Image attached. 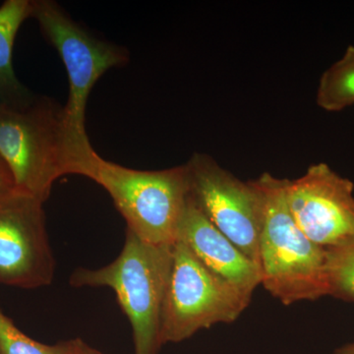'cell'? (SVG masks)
<instances>
[{
  "instance_id": "obj_15",
  "label": "cell",
  "mask_w": 354,
  "mask_h": 354,
  "mask_svg": "<svg viewBox=\"0 0 354 354\" xmlns=\"http://www.w3.org/2000/svg\"><path fill=\"white\" fill-rule=\"evenodd\" d=\"M15 188L13 177L8 167L0 158V195L6 194Z\"/></svg>"
},
{
  "instance_id": "obj_3",
  "label": "cell",
  "mask_w": 354,
  "mask_h": 354,
  "mask_svg": "<svg viewBox=\"0 0 354 354\" xmlns=\"http://www.w3.org/2000/svg\"><path fill=\"white\" fill-rule=\"evenodd\" d=\"M172 246L142 241L127 230L124 246L111 264L90 270L78 268L70 276L73 288L106 286L131 325L134 354H158L165 292L172 263Z\"/></svg>"
},
{
  "instance_id": "obj_8",
  "label": "cell",
  "mask_w": 354,
  "mask_h": 354,
  "mask_svg": "<svg viewBox=\"0 0 354 354\" xmlns=\"http://www.w3.org/2000/svg\"><path fill=\"white\" fill-rule=\"evenodd\" d=\"M43 205L16 188L0 195V285L35 290L53 283L55 259Z\"/></svg>"
},
{
  "instance_id": "obj_12",
  "label": "cell",
  "mask_w": 354,
  "mask_h": 354,
  "mask_svg": "<svg viewBox=\"0 0 354 354\" xmlns=\"http://www.w3.org/2000/svg\"><path fill=\"white\" fill-rule=\"evenodd\" d=\"M316 102L329 113L353 106L354 46H349L341 59L324 72L317 88Z\"/></svg>"
},
{
  "instance_id": "obj_4",
  "label": "cell",
  "mask_w": 354,
  "mask_h": 354,
  "mask_svg": "<svg viewBox=\"0 0 354 354\" xmlns=\"http://www.w3.org/2000/svg\"><path fill=\"white\" fill-rule=\"evenodd\" d=\"M31 18L39 23L66 69L69 95L64 106L65 127L75 174L85 176L97 153L86 131L88 95L108 70L127 64L129 53L123 46L95 38L51 0H32Z\"/></svg>"
},
{
  "instance_id": "obj_7",
  "label": "cell",
  "mask_w": 354,
  "mask_h": 354,
  "mask_svg": "<svg viewBox=\"0 0 354 354\" xmlns=\"http://www.w3.org/2000/svg\"><path fill=\"white\" fill-rule=\"evenodd\" d=\"M184 165L191 201L216 230L260 268L263 205L254 181L244 183L237 178L208 153H193Z\"/></svg>"
},
{
  "instance_id": "obj_6",
  "label": "cell",
  "mask_w": 354,
  "mask_h": 354,
  "mask_svg": "<svg viewBox=\"0 0 354 354\" xmlns=\"http://www.w3.org/2000/svg\"><path fill=\"white\" fill-rule=\"evenodd\" d=\"M251 299L216 278L177 241L162 309V344H178L199 330L235 322Z\"/></svg>"
},
{
  "instance_id": "obj_18",
  "label": "cell",
  "mask_w": 354,
  "mask_h": 354,
  "mask_svg": "<svg viewBox=\"0 0 354 354\" xmlns=\"http://www.w3.org/2000/svg\"><path fill=\"white\" fill-rule=\"evenodd\" d=\"M4 106V102L3 100H2L1 95H0V111H1V109L3 108Z\"/></svg>"
},
{
  "instance_id": "obj_1",
  "label": "cell",
  "mask_w": 354,
  "mask_h": 354,
  "mask_svg": "<svg viewBox=\"0 0 354 354\" xmlns=\"http://www.w3.org/2000/svg\"><path fill=\"white\" fill-rule=\"evenodd\" d=\"M253 181L262 198L259 249L265 290L286 306L329 297L326 248L310 241L293 220L286 178L264 172Z\"/></svg>"
},
{
  "instance_id": "obj_9",
  "label": "cell",
  "mask_w": 354,
  "mask_h": 354,
  "mask_svg": "<svg viewBox=\"0 0 354 354\" xmlns=\"http://www.w3.org/2000/svg\"><path fill=\"white\" fill-rule=\"evenodd\" d=\"M286 204L302 232L323 248L354 239V184L325 164L286 178Z\"/></svg>"
},
{
  "instance_id": "obj_10",
  "label": "cell",
  "mask_w": 354,
  "mask_h": 354,
  "mask_svg": "<svg viewBox=\"0 0 354 354\" xmlns=\"http://www.w3.org/2000/svg\"><path fill=\"white\" fill-rule=\"evenodd\" d=\"M177 241L187 246L212 274L252 298L262 285V272L255 263L216 230L188 197Z\"/></svg>"
},
{
  "instance_id": "obj_2",
  "label": "cell",
  "mask_w": 354,
  "mask_h": 354,
  "mask_svg": "<svg viewBox=\"0 0 354 354\" xmlns=\"http://www.w3.org/2000/svg\"><path fill=\"white\" fill-rule=\"evenodd\" d=\"M0 158L16 189L43 203L59 177L75 174L64 106L55 100L32 94L0 111Z\"/></svg>"
},
{
  "instance_id": "obj_5",
  "label": "cell",
  "mask_w": 354,
  "mask_h": 354,
  "mask_svg": "<svg viewBox=\"0 0 354 354\" xmlns=\"http://www.w3.org/2000/svg\"><path fill=\"white\" fill-rule=\"evenodd\" d=\"M86 177L104 188L142 241L172 246L188 201L185 165L162 171H137L104 160L97 153Z\"/></svg>"
},
{
  "instance_id": "obj_13",
  "label": "cell",
  "mask_w": 354,
  "mask_h": 354,
  "mask_svg": "<svg viewBox=\"0 0 354 354\" xmlns=\"http://www.w3.org/2000/svg\"><path fill=\"white\" fill-rule=\"evenodd\" d=\"M329 297L354 302V239L326 248Z\"/></svg>"
},
{
  "instance_id": "obj_17",
  "label": "cell",
  "mask_w": 354,
  "mask_h": 354,
  "mask_svg": "<svg viewBox=\"0 0 354 354\" xmlns=\"http://www.w3.org/2000/svg\"><path fill=\"white\" fill-rule=\"evenodd\" d=\"M333 354H354V342L335 349Z\"/></svg>"
},
{
  "instance_id": "obj_11",
  "label": "cell",
  "mask_w": 354,
  "mask_h": 354,
  "mask_svg": "<svg viewBox=\"0 0 354 354\" xmlns=\"http://www.w3.org/2000/svg\"><path fill=\"white\" fill-rule=\"evenodd\" d=\"M31 15L32 0H6L0 6V95L7 104H19L32 95L18 80L12 64L16 36Z\"/></svg>"
},
{
  "instance_id": "obj_16",
  "label": "cell",
  "mask_w": 354,
  "mask_h": 354,
  "mask_svg": "<svg viewBox=\"0 0 354 354\" xmlns=\"http://www.w3.org/2000/svg\"><path fill=\"white\" fill-rule=\"evenodd\" d=\"M75 354H104L101 351H97L92 346H88L87 342L83 341V339H76V351Z\"/></svg>"
},
{
  "instance_id": "obj_14",
  "label": "cell",
  "mask_w": 354,
  "mask_h": 354,
  "mask_svg": "<svg viewBox=\"0 0 354 354\" xmlns=\"http://www.w3.org/2000/svg\"><path fill=\"white\" fill-rule=\"evenodd\" d=\"M75 351L76 339L55 344L35 341L0 309V354H75Z\"/></svg>"
}]
</instances>
